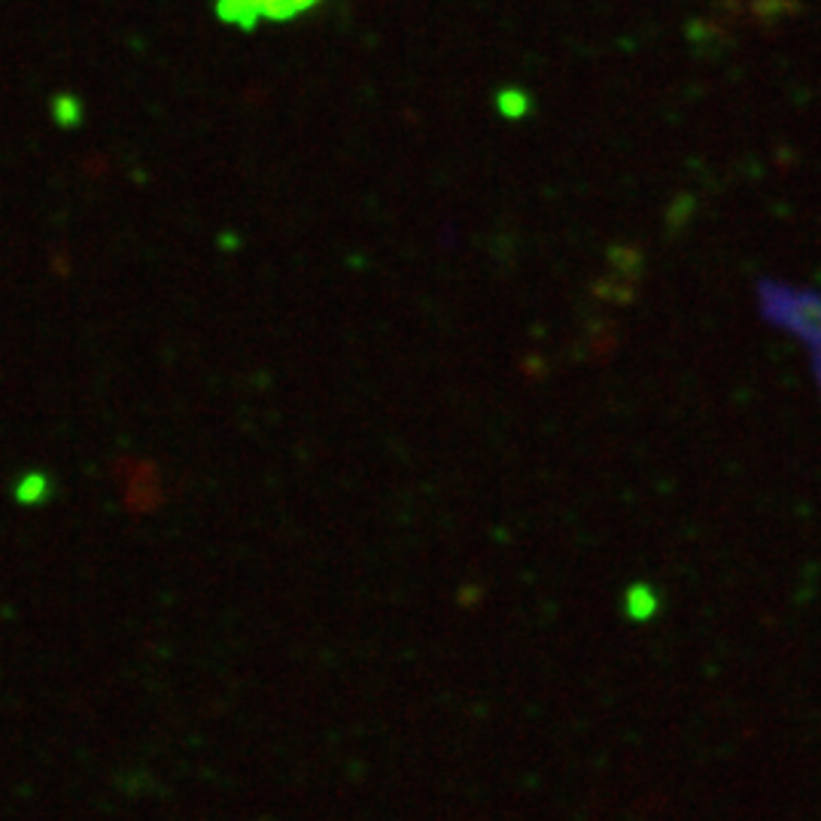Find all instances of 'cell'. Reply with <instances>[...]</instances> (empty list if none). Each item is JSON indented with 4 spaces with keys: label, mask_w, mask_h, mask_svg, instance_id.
Returning <instances> with one entry per match:
<instances>
[{
    "label": "cell",
    "mask_w": 821,
    "mask_h": 821,
    "mask_svg": "<svg viewBox=\"0 0 821 821\" xmlns=\"http://www.w3.org/2000/svg\"><path fill=\"white\" fill-rule=\"evenodd\" d=\"M758 305L770 323L800 338L809 351L821 347V293L788 286L779 280H761Z\"/></svg>",
    "instance_id": "1"
}]
</instances>
